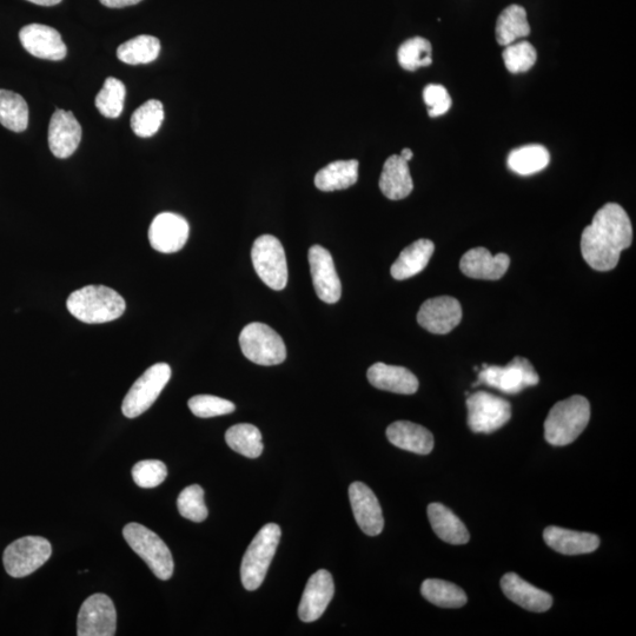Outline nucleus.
<instances>
[{
  "label": "nucleus",
  "instance_id": "nucleus-1",
  "mask_svg": "<svg viewBox=\"0 0 636 636\" xmlns=\"http://www.w3.org/2000/svg\"><path fill=\"white\" fill-rule=\"evenodd\" d=\"M632 222L621 205L608 203L596 212L592 224L583 230L582 257L589 267L609 271L618 265L622 251L631 247Z\"/></svg>",
  "mask_w": 636,
  "mask_h": 636
},
{
  "label": "nucleus",
  "instance_id": "nucleus-2",
  "mask_svg": "<svg viewBox=\"0 0 636 636\" xmlns=\"http://www.w3.org/2000/svg\"><path fill=\"white\" fill-rule=\"evenodd\" d=\"M66 307L81 322L102 324L121 317L127 309V303L114 289L88 286L74 291L69 296Z\"/></svg>",
  "mask_w": 636,
  "mask_h": 636
},
{
  "label": "nucleus",
  "instance_id": "nucleus-3",
  "mask_svg": "<svg viewBox=\"0 0 636 636\" xmlns=\"http://www.w3.org/2000/svg\"><path fill=\"white\" fill-rule=\"evenodd\" d=\"M591 420V404L586 397L575 395L560 401L549 412L545 422V439L549 445H571Z\"/></svg>",
  "mask_w": 636,
  "mask_h": 636
},
{
  "label": "nucleus",
  "instance_id": "nucleus-4",
  "mask_svg": "<svg viewBox=\"0 0 636 636\" xmlns=\"http://www.w3.org/2000/svg\"><path fill=\"white\" fill-rule=\"evenodd\" d=\"M281 528L268 523L257 533L245 552L241 566V580L247 591L260 588L281 540Z\"/></svg>",
  "mask_w": 636,
  "mask_h": 636
},
{
  "label": "nucleus",
  "instance_id": "nucleus-5",
  "mask_svg": "<svg viewBox=\"0 0 636 636\" xmlns=\"http://www.w3.org/2000/svg\"><path fill=\"white\" fill-rule=\"evenodd\" d=\"M125 541L147 563L159 580H169L174 573V559L164 541L139 523H129L123 529Z\"/></svg>",
  "mask_w": 636,
  "mask_h": 636
},
{
  "label": "nucleus",
  "instance_id": "nucleus-6",
  "mask_svg": "<svg viewBox=\"0 0 636 636\" xmlns=\"http://www.w3.org/2000/svg\"><path fill=\"white\" fill-rule=\"evenodd\" d=\"M242 353L260 366H276L287 359V348L282 337L264 323H250L240 335Z\"/></svg>",
  "mask_w": 636,
  "mask_h": 636
},
{
  "label": "nucleus",
  "instance_id": "nucleus-7",
  "mask_svg": "<svg viewBox=\"0 0 636 636\" xmlns=\"http://www.w3.org/2000/svg\"><path fill=\"white\" fill-rule=\"evenodd\" d=\"M539 382V374L536 373L532 363L518 356L506 367L483 364L479 379L473 386L486 384L488 387L499 389L502 393L515 395L528 387L538 386Z\"/></svg>",
  "mask_w": 636,
  "mask_h": 636
},
{
  "label": "nucleus",
  "instance_id": "nucleus-8",
  "mask_svg": "<svg viewBox=\"0 0 636 636\" xmlns=\"http://www.w3.org/2000/svg\"><path fill=\"white\" fill-rule=\"evenodd\" d=\"M251 260L258 277L273 290H283L288 283L286 251L276 237H258L251 249Z\"/></svg>",
  "mask_w": 636,
  "mask_h": 636
},
{
  "label": "nucleus",
  "instance_id": "nucleus-9",
  "mask_svg": "<svg viewBox=\"0 0 636 636\" xmlns=\"http://www.w3.org/2000/svg\"><path fill=\"white\" fill-rule=\"evenodd\" d=\"M51 543L41 536H25L5 549V571L12 578H25L36 572L51 558Z\"/></svg>",
  "mask_w": 636,
  "mask_h": 636
},
{
  "label": "nucleus",
  "instance_id": "nucleus-10",
  "mask_svg": "<svg viewBox=\"0 0 636 636\" xmlns=\"http://www.w3.org/2000/svg\"><path fill=\"white\" fill-rule=\"evenodd\" d=\"M171 377V368L167 363L151 366L131 387L124 397L122 412L128 419H135L156 402Z\"/></svg>",
  "mask_w": 636,
  "mask_h": 636
},
{
  "label": "nucleus",
  "instance_id": "nucleus-11",
  "mask_svg": "<svg viewBox=\"0 0 636 636\" xmlns=\"http://www.w3.org/2000/svg\"><path fill=\"white\" fill-rule=\"evenodd\" d=\"M468 426L476 434H492L512 417L510 403L487 392H477L467 399Z\"/></svg>",
  "mask_w": 636,
  "mask_h": 636
},
{
  "label": "nucleus",
  "instance_id": "nucleus-12",
  "mask_svg": "<svg viewBox=\"0 0 636 636\" xmlns=\"http://www.w3.org/2000/svg\"><path fill=\"white\" fill-rule=\"evenodd\" d=\"M116 628V608L108 595L94 594L84 601L78 614V636H112Z\"/></svg>",
  "mask_w": 636,
  "mask_h": 636
},
{
  "label": "nucleus",
  "instance_id": "nucleus-13",
  "mask_svg": "<svg viewBox=\"0 0 636 636\" xmlns=\"http://www.w3.org/2000/svg\"><path fill=\"white\" fill-rule=\"evenodd\" d=\"M308 258L318 298L329 304L339 302L342 284L337 275L333 256L321 245H313L309 250Z\"/></svg>",
  "mask_w": 636,
  "mask_h": 636
},
{
  "label": "nucleus",
  "instance_id": "nucleus-14",
  "mask_svg": "<svg viewBox=\"0 0 636 636\" xmlns=\"http://www.w3.org/2000/svg\"><path fill=\"white\" fill-rule=\"evenodd\" d=\"M189 231V223L184 217L172 212H162L150 225L149 241L158 253L174 254L187 244Z\"/></svg>",
  "mask_w": 636,
  "mask_h": 636
},
{
  "label": "nucleus",
  "instance_id": "nucleus-15",
  "mask_svg": "<svg viewBox=\"0 0 636 636\" xmlns=\"http://www.w3.org/2000/svg\"><path fill=\"white\" fill-rule=\"evenodd\" d=\"M462 320V308L454 297L441 296L424 302L417 314L420 326L437 335L450 333Z\"/></svg>",
  "mask_w": 636,
  "mask_h": 636
},
{
  "label": "nucleus",
  "instance_id": "nucleus-16",
  "mask_svg": "<svg viewBox=\"0 0 636 636\" xmlns=\"http://www.w3.org/2000/svg\"><path fill=\"white\" fill-rule=\"evenodd\" d=\"M23 48L30 55L48 61H62L68 53L61 33L43 24L24 26L19 32Z\"/></svg>",
  "mask_w": 636,
  "mask_h": 636
},
{
  "label": "nucleus",
  "instance_id": "nucleus-17",
  "mask_svg": "<svg viewBox=\"0 0 636 636\" xmlns=\"http://www.w3.org/2000/svg\"><path fill=\"white\" fill-rule=\"evenodd\" d=\"M335 594L333 576L326 571L316 572L309 579L298 606V616L303 622H314L321 618Z\"/></svg>",
  "mask_w": 636,
  "mask_h": 636
},
{
  "label": "nucleus",
  "instance_id": "nucleus-18",
  "mask_svg": "<svg viewBox=\"0 0 636 636\" xmlns=\"http://www.w3.org/2000/svg\"><path fill=\"white\" fill-rule=\"evenodd\" d=\"M349 499L357 525L369 536L382 533L384 519L382 508L376 495L362 482H354L349 487Z\"/></svg>",
  "mask_w": 636,
  "mask_h": 636
},
{
  "label": "nucleus",
  "instance_id": "nucleus-19",
  "mask_svg": "<svg viewBox=\"0 0 636 636\" xmlns=\"http://www.w3.org/2000/svg\"><path fill=\"white\" fill-rule=\"evenodd\" d=\"M82 141V127L71 111L58 109L52 115L49 127V147L57 158L75 154Z\"/></svg>",
  "mask_w": 636,
  "mask_h": 636
},
{
  "label": "nucleus",
  "instance_id": "nucleus-20",
  "mask_svg": "<svg viewBox=\"0 0 636 636\" xmlns=\"http://www.w3.org/2000/svg\"><path fill=\"white\" fill-rule=\"evenodd\" d=\"M510 258L506 254L493 256L486 248L467 251L461 258L460 268L463 274L475 280H500L507 273Z\"/></svg>",
  "mask_w": 636,
  "mask_h": 636
},
{
  "label": "nucleus",
  "instance_id": "nucleus-21",
  "mask_svg": "<svg viewBox=\"0 0 636 636\" xmlns=\"http://www.w3.org/2000/svg\"><path fill=\"white\" fill-rule=\"evenodd\" d=\"M501 588L509 600L527 609V611L543 613L553 606L551 594L530 585V583L521 579L518 574L508 573L503 576Z\"/></svg>",
  "mask_w": 636,
  "mask_h": 636
},
{
  "label": "nucleus",
  "instance_id": "nucleus-22",
  "mask_svg": "<svg viewBox=\"0 0 636 636\" xmlns=\"http://www.w3.org/2000/svg\"><path fill=\"white\" fill-rule=\"evenodd\" d=\"M367 376L371 386L386 392L413 395L419 389V380L407 368L379 362L368 369Z\"/></svg>",
  "mask_w": 636,
  "mask_h": 636
},
{
  "label": "nucleus",
  "instance_id": "nucleus-23",
  "mask_svg": "<svg viewBox=\"0 0 636 636\" xmlns=\"http://www.w3.org/2000/svg\"><path fill=\"white\" fill-rule=\"evenodd\" d=\"M390 443L397 448L419 455H428L434 449V436L427 428L409 421H397L387 428Z\"/></svg>",
  "mask_w": 636,
  "mask_h": 636
},
{
  "label": "nucleus",
  "instance_id": "nucleus-24",
  "mask_svg": "<svg viewBox=\"0 0 636 636\" xmlns=\"http://www.w3.org/2000/svg\"><path fill=\"white\" fill-rule=\"evenodd\" d=\"M543 539H545L548 547L563 555L593 553L600 546L598 535L575 532V530L555 526L545 529Z\"/></svg>",
  "mask_w": 636,
  "mask_h": 636
},
{
  "label": "nucleus",
  "instance_id": "nucleus-25",
  "mask_svg": "<svg viewBox=\"0 0 636 636\" xmlns=\"http://www.w3.org/2000/svg\"><path fill=\"white\" fill-rule=\"evenodd\" d=\"M382 194L392 201H400L412 194L414 183L407 161L400 155L390 156L383 165L380 178Z\"/></svg>",
  "mask_w": 636,
  "mask_h": 636
},
{
  "label": "nucleus",
  "instance_id": "nucleus-26",
  "mask_svg": "<svg viewBox=\"0 0 636 636\" xmlns=\"http://www.w3.org/2000/svg\"><path fill=\"white\" fill-rule=\"evenodd\" d=\"M428 518L435 534L442 541L452 543V545H466L470 540L465 523L442 503H430Z\"/></svg>",
  "mask_w": 636,
  "mask_h": 636
},
{
  "label": "nucleus",
  "instance_id": "nucleus-27",
  "mask_svg": "<svg viewBox=\"0 0 636 636\" xmlns=\"http://www.w3.org/2000/svg\"><path fill=\"white\" fill-rule=\"evenodd\" d=\"M434 250L435 245L429 240H419L410 244L394 262L390 273L397 281L408 280L420 274L427 267Z\"/></svg>",
  "mask_w": 636,
  "mask_h": 636
},
{
  "label": "nucleus",
  "instance_id": "nucleus-28",
  "mask_svg": "<svg viewBox=\"0 0 636 636\" xmlns=\"http://www.w3.org/2000/svg\"><path fill=\"white\" fill-rule=\"evenodd\" d=\"M357 180H359V162L350 159V161L330 163L318 171L315 185L318 190L331 192L353 187Z\"/></svg>",
  "mask_w": 636,
  "mask_h": 636
},
{
  "label": "nucleus",
  "instance_id": "nucleus-29",
  "mask_svg": "<svg viewBox=\"0 0 636 636\" xmlns=\"http://www.w3.org/2000/svg\"><path fill=\"white\" fill-rule=\"evenodd\" d=\"M530 35V26L525 8L510 5L501 12L496 23V39L502 46H508Z\"/></svg>",
  "mask_w": 636,
  "mask_h": 636
},
{
  "label": "nucleus",
  "instance_id": "nucleus-30",
  "mask_svg": "<svg viewBox=\"0 0 636 636\" xmlns=\"http://www.w3.org/2000/svg\"><path fill=\"white\" fill-rule=\"evenodd\" d=\"M551 161L549 151L542 145H525L510 152L508 168L521 176H530L548 167Z\"/></svg>",
  "mask_w": 636,
  "mask_h": 636
},
{
  "label": "nucleus",
  "instance_id": "nucleus-31",
  "mask_svg": "<svg viewBox=\"0 0 636 636\" xmlns=\"http://www.w3.org/2000/svg\"><path fill=\"white\" fill-rule=\"evenodd\" d=\"M421 593L430 604L442 608H461L468 601L462 588L445 580L428 579L424 581Z\"/></svg>",
  "mask_w": 636,
  "mask_h": 636
},
{
  "label": "nucleus",
  "instance_id": "nucleus-32",
  "mask_svg": "<svg viewBox=\"0 0 636 636\" xmlns=\"http://www.w3.org/2000/svg\"><path fill=\"white\" fill-rule=\"evenodd\" d=\"M0 124L13 132H23L28 128L29 106L21 95L0 90Z\"/></svg>",
  "mask_w": 636,
  "mask_h": 636
},
{
  "label": "nucleus",
  "instance_id": "nucleus-33",
  "mask_svg": "<svg viewBox=\"0 0 636 636\" xmlns=\"http://www.w3.org/2000/svg\"><path fill=\"white\" fill-rule=\"evenodd\" d=\"M225 441L234 452L249 459H257L263 453L262 434L253 424L242 423L229 428Z\"/></svg>",
  "mask_w": 636,
  "mask_h": 636
},
{
  "label": "nucleus",
  "instance_id": "nucleus-34",
  "mask_svg": "<svg viewBox=\"0 0 636 636\" xmlns=\"http://www.w3.org/2000/svg\"><path fill=\"white\" fill-rule=\"evenodd\" d=\"M159 52H161L159 39L142 35L119 46L117 57L119 61L129 65L149 64L156 61Z\"/></svg>",
  "mask_w": 636,
  "mask_h": 636
},
{
  "label": "nucleus",
  "instance_id": "nucleus-35",
  "mask_svg": "<svg viewBox=\"0 0 636 636\" xmlns=\"http://www.w3.org/2000/svg\"><path fill=\"white\" fill-rule=\"evenodd\" d=\"M432 52V44L428 39L414 37L400 46L399 51H397V59L404 70L416 71L432 65Z\"/></svg>",
  "mask_w": 636,
  "mask_h": 636
},
{
  "label": "nucleus",
  "instance_id": "nucleus-36",
  "mask_svg": "<svg viewBox=\"0 0 636 636\" xmlns=\"http://www.w3.org/2000/svg\"><path fill=\"white\" fill-rule=\"evenodd\" d=\"M164 121V106L157 99H150L134 112L131 117L132 131L138 137L154 136Z\"/></svg>",
  "mask_w": 636,
  "mask_h": 636
},
{
  "label": "nucleus",
  "instance_id": "nucleus-37",
  "mask_svg": "<svg viewBox=\"0 0 636 636\" xmlns=\"http://www.w3.org/2000/svg\"><path fill=\"white\" fill-rule=\"evenodd\" d=\"M127 89L125 85L114 77L106 78L101 91L96 97V106L106 118H118L124 109Z\"/></svg>",
  "mask_w": 636,
  "mask_h": 636
},
{
  "label": "nucleus",
  "instance_id": "nucleus-38",
  "mask_svg": "<svg viewBox=\"0 0 636 636\" xmlns=\"http://www.w3.org/2000/svg\"><path fill=\"white\" fill-rule=\"evenodd\" d=\"M503 62L512 74H521L533 68L538 59V53L529 42H515L506 46L502 53Z\"/></svg>",
  "mask_w": 636,
  "mask_h": 636
},
{
  "label": "nucleus",
  "instance_id": "nucleus-39",
  "mask_svg": "<svg viewBox=\"0 0 636 636\" xmlns=\"http://www.w3.org/2000/svg\"><path fill=\"white\" fill-rule=\"evenodd\" d=\"M177 507L184 519L203 522L208 518V508L204 503V490L201 486L192 485L183 489L178 496Z\"/></svg>",
  "mask_w": 636,
  "mask_h": 636
},
{
  "label": "nucleus",
  "instance_id": "nucleus-40",
  "mask_svg": "<svg viewBox=\"0 0 636 636\" xmlns=\"http://www.w3.org/2000/svg\"><path fill=\"white\" fill-rule=\"evenodd\" d=\"M191 413L202 419L228 415L235 412V404L221 397L211 395H197L188 402Z\"/></svg>",
  "mask_w": 636,
  "mask_h": 636
},
{
  "label": "nucleus",
  "instance_id": "nucleus-41",
  "mask_svg": "<svg viewBox=\"0 0 636 636\" xmlns=\"http://www.w3.org/2000/svg\"><path fill=\"white\" fill-rule=\"evenodd\" d=\"M167 476V466L158 460H144L136 463L135 467L132 468V477H134L136 485L144 489L162 485Z\"/></svg>",
  "mask_w": 636,
  "mask_h": 636
},
{
  "label": "nucleus",
  "instance_id": "nucleus-42",
  "mask_svg": "<svg viewBox=\"0 0 636 636\" xmlns=\"http://www.w3.org/2000/svg\"><path fill=\"white\" fill-rule=\"evenodd\" d=\"M423 99L428 106V115L433 118L447 114L452 106V98L442 85H427L423 90Z\"/></svg>",
  "mask_w": 636,
  "mask_h": 636
},
{
  "label": "nucleus",
  "instance_id": "nucleus-43",
  "mask_svg": "<svg viewBox=\"0 0 636 636\" xmlns=\"http://www.w3.org/2000/svg\"><path fill=\"white\" fill-rule=\"evenodd\" d=\"M106 8L122 9L141 3L142 0H99Z\"/></svg>",
  "mask_w": 636,
  "mask_h": 636
},
{
  "label": "nucleus",
  "instance_id": "nucleus-44",
  "mask_svg": "<svg viewBox=\"0 0 636 636\" xmlns=\"http://www.w3.org/2000/svg\"><path fill=\"white\" fill-rule=\"evenodd\" d=\"M28 2L41 6H55L61 3L62 0H28Z\"/></svg>",
  "mask_w": 636,
  "mask_h": 636
},
{
  "label": "nucleus",
  "instance_id": "nucleus-45",
  "mask_svg": "<svg viewBox=\"0 0 636 636\" xmlns=\"http://www.w3.org/2000/svg\"><path fill=\"white\" fill-rule=\"evenodd\" d=\"M400 156L404 159V161H407L409 163L410 159L414 157V154L412 150L406 148L402 150Z\"/></svg>",
  "mask_w": 636,
  "mask_h": 636
}]
</instances>
